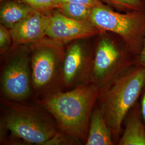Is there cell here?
Here are the masks:
<instances>
[{
    "label": "cell",
    "mask_w": 145,
    "mask_h": 145,
    "mask_svg": "<svg viewBox=\"0 0 145 145\" xmlns=\"http://www.w3.org/2000/svg\"><path fill=\"white\" fill-rule=\"evenodd\" d=\"M100 93L93 84L48 96L42 104L53 116L63 131L80 140H86L91 114Z\"/></svg>",
    "instance_id": "obj_1"
},
{
    "label": "cell",
    "mask_w": 145,
    "mask_h": 145,
    "mask_svg": "<svg viewBox=\"0 0 145 145\" xmlns=\"http://www.w3.org/2000/svg\"><path fill=\"white\" fill-rule=\"evenodd\" d=\"M145 86V67L137 62L100 91L99 107L115 143L126 117L138 102Z\"/></svg>",
    "instance_id": "obj_2"
},
{
    "label": "cell",
    "mask_w": 145,
    "mask_h": 145,
    "mask_svg": "<svg viewBox=\"0 0 145 145\" xmlns=\"http://www.w3.org/2000/svg\"><path fill=\"white\" fill-rule=\"evenodd\" d=\"M90 22L101 33L110 32L119 37L135 56L140 54L145 40V11L120 13L103 5L93 9Z\"/></svg>",
    "instance_id": "obj_3"
},
{
    "label": "cell",
    "mask_w": 145,
    "mask_h": 145,
    "mask_svg": "<svg viewBox=\"0 0 145 145\" xmlns=\"http://www.w3.org/2000/svg\"><path fill=\"white\" fill-rule=\"evenodd\" d=\"M100 35L92 61L91 78L92 83L101 91L138 61L124 42H118L106 36V32Z\"/></svg>",
    "instance_id": "obj_4"
},
{
    "label": "cell",
    "mask_w": 145,
    "mask_h": 145,
    "mask_svg": "<svg viewBox=\"0 0 145 145\" xmlns=\"http://www.w3.org/2000/svg\"><path fill=\"white\" fill-rule=\"evenodd\" d=\"M3 126L14 138L35 145L59 143L61 137L51 122L36 113L13 110L6 114Z\"/></svg>",
    "instance_id": "obj_5"
},
{
    "label": "cell",
    "mask_w": 145,
    "mask_h": 145,
    "mask_svg": "<svg viewBox=\"0 0 145 145\" xmlns=\"http://www.w3.org/2000/svg\"><path fill=\"white\" fill-rule=\"evenodd\" d=\"M31 59L26 54L16 56L8 62L1 75V87L8 99L21 101L31 93Z\"/></svg>",
    "instance_id": "obj_6"
},
{
    "label": "cell",
    "mask_w": 145,
    "mask_h": 145,
    "mask_svg": "<svg viewBox=\"0 0 145 145\" xmlns=\"http://www.w3.org/2000/svg\"><path fill=\"white\" fill-rule=\"evenodd\" d=\"M100 33L91 23L74 20L63 15L59 11L49 16L46 36L57 42H69Z\"/></svg>",
    "instance_id": "obj_7"
},
{
    "label": "cell",
    "mask_w": 145,
    "mask_h": 145,
    "mask_svg": "<svg viewBox=\"0 0 145 145\" xmlns=\"http://www.w3.org/2000/svg\"><path fill=\"white\" fill-rule=\"evenodd\" d=\"M58 65L56 51L48 46L39 47L31 59L32 83L34 88L42 89L51 82Z\"/></svg>",
    "instance_id": "obj_8"
},
{
    "label": "cell",
    "mask_w": 145,
    "mask_h": 145,
    "mask_svg": "<svg viewBox=\"0 0 145 145\" xmlns=\"http://www.w3.org/2000/svg\"><path fill=\"white\" fill-rule=\"evenodd\" d=\"M49 16L37 11L10 29L12 40L16 44L38 42L46 35Z\"/></svg>",
    "instance_id": "obj_9"
},
{
    "label": "cell",
    "mask_w": 145,
    "mask_h": 145,
    "mask_svg": "<svg viewBox=\"0 0 145 145\" xmlns=\"http://www.w3.org/2000/svg\"><path fill=\"white\" fill-rule=\"evenodd\" d=\"M88 56L83 46L76 42L69 47L62 65V77L65 83L72 85L86 67Z\"/></svg>",
    "instance_id": "obj_10"
},
{
    "label": "cell",
    "mask_w": 145,
    "mask_h": 145,
    "mask_svg": "<svg viewBox=\"0 0 145 145\" xmlns=\"http://www.w3.org/2000/svg\"><path fill=\"white\" fill-rule=\"evenodd\" d=\"M125 128L119 145H145V124L138 102L125 119Z\"/></svg>",
    "instance_id": "obj_11"
},
{
    "label": "cell",
    "mask_w": 145,
    "mask_h": 145,
    "mask_svg": "<svg viewBox=\"0 0 145 145\" xmlns=\"http://www.w3.org/2000/svg\"><path fill=\"white\" fill-rule=\"evenodd\" d=\"M115 144L113 135L104 117L100 107L93 109L91 114L87 145H112Z\"/></svg>",
    "instance_id": "obj_12"
},
{
    "label": "cell",
    "mask_w": 145,
    "mask_h": 145,
    "mask_svg": "<svg viewBox=\"0 0 145 145\" xmlns=\"http://www.w3.org/2000/svg\"><path fill=\"white\" fill-rule=\"evenodd\" d=\"M37 11L21 1L7 2L1 9V24L11 29Z\"/></svg>",
    "instance_id": "obj_13"
},
{
    "label": "cell",
    "mask_w": 145,
    "mask_h": 145,
    "mask_svg": "<svg viewBox=\"0 0 145 145\" xmlns=\"http://www.w3.org/2000/svg\"><path fill=\"white\" fill-rule=\"evenodd\" d=\"M93 8L88 6L72 3H65L57 8L63 15L78 21L91 23L90 16Z\"/></svg>",
    "instance_id": "obj_14"
},
{
    "label": "cell",
    "mask_w": 145,
    "mask_h": 145,
    "mask_svg": "<svg viewBox=\"0 0 145 145\" xmlns=\"http://www.w3.org/2000/svg\"><path fill=\"white\" fill-rule=\"evenodd\" d=\"M124 11H145V0H101Z\"/></svg>",
    "instance_id": "obj_15"
},
{
    "label": "cell",
    "mask_w": 145,
    "mask_h": 145,
    "mask_svg": "<svg viewBox=\"0 0 145 145\" xmlns=\"http://www.w3.org/2000/svg\"><path fill=\"white\" fill-rule=\"evenodd\" d=\"M38 11H45L57 9L59 6V0H20Z\"/></svg>",
    "instance_id": "obj_16"
},
{
    "label": "cell",
    "mask_w": 145,
    "mask_h": 145,
    "mask_svg": "<svg viewBox=\"0 0 145 145\" xmlns=\"http://www.w3.org/2000/svg\"><path fill=\"white\" fill-rule=\"evenodd\" d=\"M8 28L1 24L0 26V49L1 53H3L9 48L10 45L12 38L10 31Z\"/></svg>",
    "instance_id": "obj_17"
},
{
    "label": "cell",
    "mask_w": 145,
    "mask_h": 145,
    "mask_svg": "<svg viewBox=\"0 0 145 145\" xmlns=\"http://www.w3.org/2000/svg\"><path fill=\"white\" fill-rule=\"evenodd\" d=\"M59 5L65 3H72L83 5L92 8L104 5L101 0H59Z\"/></svg>",
    "instance_id": "obj_18"
},
{
    "label": "cell",
    "mask_w": 145,
    "mask_h": 145,
    "mask_svg": "<svg viewBox=\"0 0 145 145\" xmlns=\"http://www.w3.org/2000/svg\"><path fill=\"white\" fill-rule=\"evenodd\" d=\"M140 110L142 117L145 124V86L140 96Z\"/></svg>",
    "instance_id": "obj_19"
},
{
    "label": "cell",
    "mask_w": 145,
    "mask_h": 145,
    "mask_svg": "<svg viewBox=\"0 0 145 145\" xmlns=\"http://www.w3.org/2000/svg\"><path fill=\"white\" fill-rule=\"evenodd\" d=\"M137 61L145 67V40L141 52L137 57Z\"/></svg>",
    "instance_id": "obj_20"
},
{
    "label": "cell",
    "mask_w": 145,
    "mask_h": 145,
    "mask_svg": "<svg viewBox=\"0 0 145 145\" xmlns=\"http://www.w3.org/2000/svg\"><path fill=\"white\" fill-rule=\"evenodd\" d=\"M1 1H2V0H1Z\"/></svg>",
    "instance_id": "obj_21"
}]
</instances>
